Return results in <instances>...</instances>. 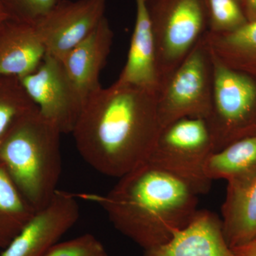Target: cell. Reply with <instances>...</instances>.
<instances>
[{"label": "cell", "instance_id": "obj_1", "mask_svg": "<svg viewBox=\"0 0 256 256\" xmlns=\"http://www.w3.org/2000/svg\"><path fill=\"white\" fill-rule=\"evenodd\" d=\"M162 129L158 94L114 82L88 96L72 134L88 164L120 178L146 162Z\"/></svg>", "mask_w": 256, "mask_h": 256}, {"label": "cell", "instance_id": "obj_2", "mask_svg": "<svg viewBox=\"0 0 256 256\" xmlns=\"http://www.w3.org/2000/svg\"><path fill=\"white\" fill-rule=\"evenodd\" d=\"M76 195L102 207L114 228L144 250L169 242L198 212V194L190 185L148 162L106 194Z\"/></svg>", "mask_w": 256, "mask_h": 256}, {"label": "cell", "instance_id": "obj_3", "mask_svg": "<svg viewBox=\"0 0 256 256\" xmlns=\"http://www.w3.org/2000/svg\"><path fill=\"white\" fill-rule=\"evenodd\" d=\"M62 134L36 108L15 120L0 138V164L36 212L58 190Z\"/></svg>", "mask_w": 256, "mask_h": 256}, {"label": "cell", "instance_id": "obj_4", "mask_svg": "<svg viewBox=\"0 0 256 256\" xmlns=\"http://www.w3.org/2000/svg\"><path fill=\"white\" fill-rule=\"evenodd\" d=\"M148 5L160 90L208 32V12L206 0H148Z\"/></svg>", "mask_w": 256, "mask_h": 256}, {"label": "cell", "instance_id": "obj_5", "mask_svg": "<svg viewBox=\"0 0 256 256\" xmlns=\"http://www.w3.org/2000/svg\"><path fill=\"white\" fill-rule=\"evenodd\" d=\"M212 55L213 96L212 110L205 120L215 152L256 134V78L229 68Z\"/></svg>", "mask_w": 256, "mask_h": 256}, {"label": "cell", "instance_id": "obj_6", "mask_svg": "<svg viewBox=\"0 0 256 256\" xmlns=\"http://www.w3.org/2000/svg\"><path fill=\"white\" fill-rule=\"evenodd\" d=\"M214 152L204 119L184 118L162 129L146 162L182 180L200 194L210 191L212 181L205 164Z\"/></svg>", "mask_w": 256, "mask_h": 256}, {"label": "cell", "instance_id": "obj_7", "mask_svg": "<svg viewBox=\"0 0 256 256\" xmlns=\"http://www.w3.org/2000/svg\"><path fill=\"white\" fill-rule=\"evenodd\" d=\"M204 36L158 92V116L162 128L184 118L206 120L210 116L213 62Z\"/></svg>", "mask_w": 256, "mask_h": 256}, {"label": "cell", "instance_id": "obj_8", "mask_svg": "<svg viewBox=\"0 0 256 256\" xmlns=\"http://www.w3.org/2000/svg\"><path fill=\"white\" fill-rule=\"evenodd\" d=\"M18 79L45 118L62 133L73 132L85 99L60 60L46 54L34 72Z\"/></svg>", "mask_w": 256, "mask_h": 256}, {"label": "cell", "instance_id": "obj_9", "mask_svg": "<svg viewBox=\"0 0 256 256\" xmlns=\"http://www.w3.org/2000/svg\"><path fill=\"white\" fill-rule=\"evenodd\" d=\"M75 194L57 190L50 203L36 210L0 256H44L78 220Z\"/></svg>", "mask_w": 256, "mask_h": 256}, {"label": "cell", "instance_id": "obj_10", "mask_svg": "<svg viewBox=\"0 0 256 256\" xmlns=\"http://www.w3.org/2000/svg\"><path fill=\"white\" fill-rule=\"evenodd\" d=\"M106 0L62 1L34 23L46 54L60 60L105 16Z\"/></svg>", "mask_w": 256, "mask_h": 256}, {"label": "cell", "instance_id": "obj_11", "mask_svg": "<svg viewBox=\"0 0 256 256\" xmlns=\"http://www.w3.org/2000/svg\"><path fill=\"white\" fill-rule=\"evenodd\" d=\"M114 36L110 23L104 16L88 36L60 60L85 100L101 87L99 77L108 58Z\"/></svg>", "mask_w": 256, "mask_h": 256}, {"label": "cell", "instance_id": "obj_12", "mask_svg": "<svg viewBox=\"0 0 256 256\" xmlns=\"http://www.w3.org/2000/svg\"><path fill=\"white\" fill-rule=\"evenodd\" d=\"M142 256H234L224 238L222 222L208 210H198L188 226L169 242L144 250Z\"/></svg>", "mask_w": 256, "mask_h": 256}, {"label": "cell", "instance_id": "obj_13", "mask_svg": "<svg viewBox=\"0 0 256 256\" xmlns=\"http://www.w3.org/2000/svg\"><path fill=\"white\" fill-rule=\"evenodd\" d=\"M136 22L128 58L117 82L143 88L158 94L159 78L156 50L148 0H134Z\"/></svg>", "mask_w": 256, "mask_h": 256}, {"label": "cell", "instance_id": "obj_14", "mask_svg": "<svg viewBox=\"0 0 256 256\" xmlns=\"http://www.w3.org/2000/svg\"><path fill=\"white\" fill-rule=\"evenodd\" d=\"M45 55L33 24L10 20L0 26V77L28 75L38 68Z\"/></svg>", "mask_w": 256, "mask_h": 256}, {"label": "cell", "instance_id": "obj_15", "mask_svg": "<svg viewBox=\"0 0 256 256\" xmlns=\"http://www.w3.org/2000/svg\"><path fill=\"white\" fill-rule=\"evenodd\" d=\"M222 232L230 248L256 239V175L228 183L222 208Z\"/></svg>", "mask_w": 256, "mask_h": 256}, {"label": "cell", "instance_id": "obj_16", "mask_svg": "<svg viewBox=\"0 0 256 256\" xmlns=\"http://www.w3.org/2000/svg\"><path fill=\"white\" fill-rule=\"evenodd\" d=\"M204 37L212 53L224 65L256 78V20L226 33L208 32Z\"/></svg>", "mask_w": 256, "mask_h": 256}, {"label": "cell", "instance_id": "obj_17", "mask_svg": "<svg viewBox=\"0 0 256 256\" xmlns=\"http://www.w3.org/2000/svg\"><path fill=\"white\" fill-rule=\"evenodd\" d=\"M205 174L210 181H244L256 175V134L238 140L207 160Z\"/></svg>", "mask_w": 256, "mask_h": 256}, {"label": "cell", "instance_id": "obj_18", "mask_svg": "<svg viewBox=\"0 0 256 256\" xmlns=\"http://www.w3.org/2000/svg\"><path fill=\"white\" fill-rule=\"evenodd\" d=\"M35 212L0 164V248L9 245Z\"/></svg>", "mask_w": 256, "mask_h": 256}, {"label": "cell", "instance_id": "obj_19", "mask_svg": "<svg viewBox=\"0 0 256 256\" xmlns=\"http://www.w3.org/2000/svg\"><path fill=\"white\" fill-rule=\"evenodd\" d=\"M36 108L18 77H0V138L15 120Z\"/></svg>", "mask_w": 256, "mask_h": 256}, {"label": "cell", "instance_id": "obj_20", "mask_svg": "<svg viewBox=\"0 0 256 256\" xmlns=\"http://www.w3.org/2000/svg\"><path fill=\"white\" fill-rule=\"evenodd\" d=\"M210 33H226L248 22L242 0H206Z\"/></svg>", "mask_w": 256, "mask_h": 256}, {"label": "cell", "instance_id": "obj_21", "mask_svg": "<svg viewBox=\"0 0 256 256\" xmlns=\"http://www.w3.org/2000/svg\"><path fill=\"white\" fill-rule=\"evenodd\" d=\"M60 0H2L10 18L34 24L50 12Z\"/></svg>", "mask_w": 256, "mask_h": 256}, {"label": "cell", "instance_id": "obj_22", "mask_svg": "<svg viewBox=\"0 0 256 256\" xmlns=\"http://www.w3.org/2000/svg\"><path fill=\"white\" fill-rule=\"evenodd\" d=\"M44 256H108L104 245L92 234L57 242Z\"/></svg>", "mask_w": 256, "mask_h": 256}, {"label": "cell", "instance_id": "obj_23", "mask_svg": "<svg viewBox=\"0 0 256 256\" xmlns=\"http://www.w3.org/2000/svg\"><path fill=\"white\" fill-rule=\"evenodd\" d=\"M230 249L234 256H256V239L240 246Z\"/></svg>", "mask_w": 256, "mask_h": 256}, {"label": "cell", "instance_id": "obj_24", "mask_svg": "<svg viewBox=\"0 0 256 256\" xmlns=\"http://www.w3.org/2000/svg\"><path fill=\"white\" fill-rule=\"evenodd\" d=\"M248 21L256 20V0H242Z\"/></svg>", "mask_w": 256, "mask_h": 256}, {"label": "cell", "instance_id": "obj_25", "mask_svg": "<svg viewBox=\"0 0 256 256\" xmlns=\"http://www.w3.org/2000/svg\"><path fill=\"white\" fill-rule=\"evenodd\" d=\"M10 20L9 15H8V12H6V10L4 9L2 2V0H0V26Z\"/></svg>", "mask_w": 256, "mask_h": 256}]
</instances>
